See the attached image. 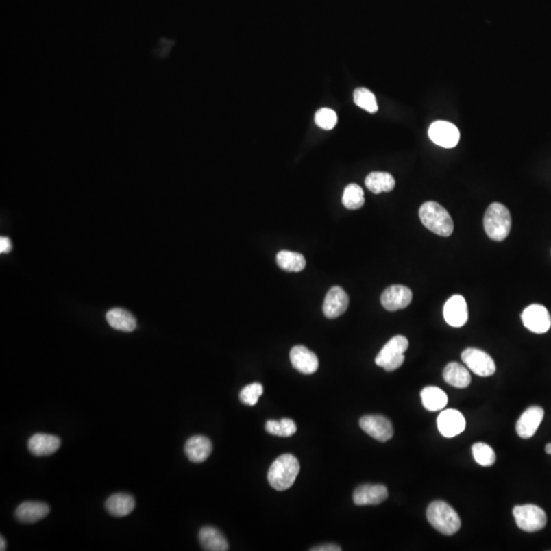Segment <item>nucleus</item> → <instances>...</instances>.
<instances>
[{"instance_id":"nucleus-1","label":"nucleus","mask_w":551,"mask_h":551,"mask_svg":"<svg viewBox=\"0 0 551 551\" xmlns=\"http://www.w3.org/2000/svg\"><path fill=\"white\" fill-rule=\"evenodd\" d=\"M300 471L298 459L292 454L279 456L270 467L268 481L277 491H285L293 486Z\"/></svg>"},{"instance_id":"nucleus-2","label":"nucleus","mask_w":551,"mask_h":551,"mask_svg":"<svg viewBox=\"0 0 551 551\" xmlns=\"http://www.w3.org/2000/svg\"><path fill=\"white\" fill-rule=\"evenodd\" d=\"M421 224L436 235L448 237L454 232V225L448 210L435 201L425 202L419 208Z\"/></svg>"},{"instance_id":"nucleus-3","label":"nucleus","mask_w":551,"mask_h":551,"mask_svg":"<svg viewBox=\"0 0 551 551\" xmlns=\"http://www.w3.org/2000/svg\"><path fill=\"white\" fill-rule=\"evenodd\" d=\"M427 519L434 529L444 535H454L461 525L458 513L450 504L440 500L428 506Z\"/></svg>"},{"instance_id":"nucleus-4","label":"nucleus","mask_w":551,"mask_h":551,"mask_svg":"<svg viewBox=\"0 0 551 551\" xmlns=\"http://www.w3.org/2000/svg\"><path fill=\"white\" fill-rule=\"evenodd\" d=\"M484 229L490 239L502 241L511 233V216L506 206L500 202L490 204L484 216Z\"/></svg>"},{"instance_id":"nucleus-5","label":"nucleus","mask_w":551,"mask_h":551,"mask_svg":"<svg viewBox=\"0 0 551 551\" xmlns=\"http://www.w3.org/2000/svg\"><path fill=\"white\" fill-rule=\"evenodd\" d=\"M408 338L402 335L394 336L376 356V365L385 371H393L400 369L404 363V352L408 350Z\"/></svg>"},{"instance_id":"nucleus-6","label":"nucleus","mask_w":551,"mask_h":551,"mask_svg":"<svg viewBox=\"0 0 551 551\" xmlns=\"http://www.w3.org/2000/svg\"><path fill=\"white\" fill-rule=\"evenodd\" d=\"M513 513L517 527L525 532L540 531L548 524L546 511L537 505H517L513 509Z\"/></svg>"},{"instance_id":"nucleus-7","label":"nucleus","mask_w":551,"mask_h":551,"mask_svg":"<svg viewBox=\"0 0 551 551\" xmlns=\"http://www.w3.org/2000/svg\"><path fill=\"white\" fill-rule=\"evenodd\" d=\"M461 360L476 375L488 377L495 373V363L491 356L483 350L467 348L461 354Z\"/></svg>"},{"instance_id":"nucleus-8","label":"nucleus","mask_w":551,"mask_h":551,"mask_svg":"<svg viewBox=\"0 0 551 551\" xmlns=\"http://www.w3.org/2000/svg\"><path fill=\"white\" fill-rule=\"evenodd\" d=\"M360 426L365 433L378 441L386 442L393 437L391 421L384 415H365L360 419Z\"/></svg>"},{"instance_id":"nucleus-9","label":"nucleus","mask_w":551,"mask_h":551,"mask_svg":"<svg viewBox=\"0 0 551 551\" xmlns=\"http://www.w3.org/2000/svg\"><path fill=\"white\" fill-rule=\"evenodd\" d=\"M524 326L536 334L546 333L551 327V316L546 306L531 304L522 314Z\"/></svg>"},{"instance_id":"nucleus-10","label":"nucleus","mask_w":551,"mask_h":551,"mask_svg":"<svg viewBox=\"0 0 551 551\" xmlns=\"http://www.w3.org/2000/svg\"><path fill=\"white\" fill-rule=\"evenodd\" d=\"M412 300V290L404 285L390 286L381 296L382 306L389 312H396L408 308Z\"/></svg>"},{"instance_id":"nucleus-11","label":"nucleus","mask_w":551,"mask_h":551,"mask_svg":"<svg viewBox=\"0 0 551 551\" xmlns=\"http://www.w3.org/2000/svg\"><path fill=\"white\" fill-rule=\"evenodd\" d=\"M350 306L347 293L339 286H334L328 291L323 304V313L328 319H336L343 315Z\"/></svg>"},{"instance_id":"nucleus-12","label":"nucleus","mask_w":551,"mask_h":551,"mask_svg":"<svg viewBox=\"0 0 551 551\" xmlns=\"http://www.w3.org/2000/svg\"><path fill=\"white\" fill-rule=\"evenodd\" d=\"M429 137L437 145L452 148L458 145L459 131L452 123L437 121L430 126Z\"/></svg>"},{"instance_id":"nucleus-13","label":"nucleus","mask_w":551,"mask_h":551,"mask_svg":"<svg viewBox=\"0 0 551 551\" xmlns=\"http://www.w3.org/2000/svg\"><path fill=\"white\" fill-rule=\"evenodd\" d=\"M438 430L446 438L456 437L465 429V419L456 410H444L437 419Z\"/></svg>"},{"instance_id":"nucleus-14","label":"nucleus","mask_w":551,"mask_h":551,"mask_svg":"<svg viewBox=\"0 0 551 551\" xmlns=\"http://www.w3.org/2000/svg\"><path fill=\"white\" fill-rule=\"evenodd\" d=\"M544 417L543 408L539 406H531L519 417L515 425L517 435L523 439H529L535 435Z\"/></svg>"},{"instance_id":"nucleus-15","label":"nucleus","mask_w":551,"mask_h":551,"mask_svg":"<svg viewBox=\"0 0 551 551\" xmlns=\"http://www.w3.org/2000/svg\"><path fill=\"white\" fill-rule=\"evenodd\" d=\"M290 360L294 369L304 375H312L318 371V356L306 346H294L290 350Z\"/></svg>"},{"instance_id":"nucleus-16","label":"nucleus","mask_w":551,"mask_h":551,"mask_svg":"<svg viewBox=\"0 0 551 551\" xmlns=\"http://www.w3.org/2000/svg\"><path fill=\"white\" fill-rule=\"evenodd\" d=\"M443 316L446 323L452 327H463L469 318L465 298L461 295L452 296L444 306Z\"/></svg>"},{"instance_id":"nucleus-17","label":"nucleus","mask_w":551,"mask_h":551,"mask_svg":"<svg viewBox=\"0 0 551 551\" xmlns=\"http://www.w3.org/2000/svg\"><path fill=\"white\" fill-rule=\"evenodd\" d=\"M388 498V490L384 485H366L356 488L354 493V504L377 505L385 502Z\"/></svg>"},{"instance_id":"nucleus-18","label":"nucleus","mask_w":551,"mask_h":551,"mask_svg":"<svg viewBox=\"0 0 551 551\" xmlns=\"http://www.w3.org/2000/svg\"><path fill=\"white\" fill-rule=\"evenodd\" d=\"M60 438L49 434L38 433L29 439L28 448L35 456H48L58 452L60 448Z\"/></svg>"},{"instance_id":"nucleus-19","label":"nucleus","mask_w":551,"mask_h":551,"mask_svg":"<svg viewBox=\"0 0 551 551\" xmlns=\"http://www.w3.org/2000/svg\"><path fill=\"white\" fill-rule=\"evenodd\" d=\"M212 450V441L206 436H193L185 444L186 456L192 463H204L210 458Z\"/></svg>"},{"instance_id":"nucleus-20","label":"nucleus","mask_w":551,"mask_h":551,"mask_svg":"<svg viewBox=\"0 0 551 551\" xmlns=\"http://www.w3.org/2000/svg\"><path fill=\"white\" fill-rule=\"evenodd\" d=\"M49 511V506L43 502H26L19 505L16 517L22 523L33 524L47 517Z\"/></svg>"},{"instance_id":"nucleus-21","label":"nucleus","mask_w":551,"mask_h":551,"mask_svg":"<svg viewBox=\"0 0 551 551\" xmlns=\"http://www.w3.org/2000/svg\"><path fill=\"white\" fill-rule=\"evenodd\" d=\"M200 544L204 550L208 551H227L229 544L225 536L216 528H202L198 534Z\"/></svg>"},{"instance_id":"nucleus-22","label":"nucleus","mask_w":551,"mask_h":551,"mask_svg":"<svg viewBox=\"0 0 551 551\" xmlns=\"http://www.w3.org/2000/svg\"><path fill=\"white\" fill-rule=\"evenodd\" d=\"M106 509L114 517H126L134 511L135 500L129 494H114L106 500Z\"/></svg>"},{"instance_id":"nucleus-23","label":"nucleus","mask_w":551,"mask_h":551,"mask_svg":"<svg viewBox=\"0 0 551 551\" xmlns=\"http://www.w3.org/2000/svg\"><path fill=\"white\" fill-rule=\"evenodd\" d=\"M421 404L424 408L430 412H437L445 408L448 402V397L443 390L438 387L424 388L421 392Z\"/></svg>"},{"instance_id":"nucleus-24","label":"nucleus","mask_w":551,"mask_h":551,"mask_svg":"<svg viewBox=\"0 0 551 551\" xmlns=\"http://www.w3.org/2000/svg\"><path fill=\"white\" fill-rule=\"evenodd\" d=\"M444 381L456 388H467L471 384V375L458 363H450L443 371Z\"/></svg>"},{"instance_id":"nucleus-25","label":"nucleus","mask_w":551,"mask_h":551,"mask_svg":"<svg viewBox=\"0 0 551 551\" xmlns=\"http://www.w3.org/2000/svg\"><path fill=\"white\" fill-rule=\"evenodd\" d=\"M106 321L110 327L123 332H133L136 329V319L123 308H114L106 314Z\"/></svg>"},{"instance_id":"nucleus-26","label":"nucleus","mask_w":551,"mask_h":551,"mask_svg":"<svg viewBox=\"0 0 551 551\" xmlns=\"http://www.w3.org/2000/svg\"><path fill=\"white\" fill-rule=\"evenodd\" d=\"M277 264L282 270L287 272H302L306 266V258L302 254L281 250L277 254Z\"/></svg>"},{"instance_id":"nucleus-27","label":"nucleus","mask_w":551,"mask_h":551,"mask_svg":"<svg viewBox=\"0 0 551 551\" xmlns=\"http://www.w3.org/2000/svg\"><path fill=\"white\" fill-rule=\"evenodd\" d=\"M366 186L369 191L375 194L389 192L395 187V180L392 175L383 172H373L367 175Z\"/></svg>"},{"instance_id":"nucleus-28","label":"nucleus","mask_w":551,"mask_h":551,"mask_svg":"<svg viewBox=\"0 0 551 551\" xmlns=\"http://www.w3.org/2000/svg\"><path fill=\"white\" fill-rule=\"evenodd\" d=\"M342 204L348 210H358L365 204L364 190L356 184H350L344 189Z\"/></svg>"},{"instance_id":"nucleus-29","label":"nucleus","mask_w":551,"mask_h":551,"mask_svg":"<svg viewBox=\"0 0 551 551\" xmlns=\"http://www.w3.org/2000/svg\"><path fill=\"white\" fill-rule=\"evenodd\" d=\"M266 430L271 435L279 436V437H290L294 435L297 431L296 424L291 419H282L281 421H267Z\"/></svg>"},{"instance_id":"nucleus-30","label":"nucleus","mask_w":551,"mask_h":551,"mask_svg":"<svg viewBox=\"0 0 551 551\" xmlns=\"http://www.w3.org/2000/svg\"><path fill=\"white\" fill-rule=\"evenodd\" d=\"M474 458L483 467H490L496 461V454L491 446L483 442H478L472 448Z\"/></svg>"},{"instance_id":"nucleus-31","label":"nucleus","mask_w":551,"mask_h":551,"mask_svg":"<svg viewBox=\"0 0 551 551\" xmlns=\"http://www.w3.org/2000/svg\"><path fill=\"white\" fill-rule=\"evenodd\" d=\"M354 103L369 114H375L378 110L377 100L373 92L367 88H358L354 93Z\"/></svg>"},{"instance_id":"nucleus-32","label":"nucleus","mask_w":551,"mask_h":551,"mask_svg":"<svg viewBox=\"0 0 551 551\" xmlns=\"http://www.w3.org/2000/svg\"><path fill=\"white\" fill-rule=\"evenodd\" d=\"M264 393L262 384L252 383L245 386L240 392V400L246 406H254L258 402L260 396Z\"/></svg>"},{"instance_id":"nucleus-33","label":"nucleus","mask_w":551,"mask_h":551,"mask_svg":"<svg viewBox=\"0 0 551 551\" xmlns=\"http://www.w3.org/2000/svg\"><path fill=\"white\" fill-rule=\"evenodd\" d=\"M316 124L323 130H332L337 124V114L331 108H321L315 116Z\"/></svg>"},{"instance_id":"nucleus-34","label":"nucleus","mask_w":551,"mask_h":551,"mask_svg":"<svg viewBox=\"0 0 551 551\" xmlns=\"http://www.w3.org/2000/svg\"><path fill=\"white\" fill-rule=\"evenodd\" d=\"M12 244L10 240L8 239V237H3V236H2V237L0 238V252H1V254H8V252L12 250Z\"/></svg>"},{"instance_id":"nucleus-35","label":"nucleus","mask_w":551,"mask_h":551,"mask_svg":"<svg viewBox=\"0 0 551 551\" xmlns=\"http://www.w3.org/2000/svg\"><path fill=\"white\" fill-rule=\"evenodd\" d=\"M312 551H341L342 548L335 544H323V546H316L312 548Z\"/></svg>"},{"instance_id":"nucleus-36","label":"nucleus","mask_w":551,"mask_h":551,"mask_svg":"<svg viewBox=\"0 0 551 551\" xmlns=\"http://www.w3.org/2000/svg\"><path fill=\"white\" fill-rule=\"evenodd\" d=\"M5 539L3 537H0V550L3 551L6 550Z\"/></svg>"},{"instance_id":"nucleus-37","label":"nucleus","mask_w":551,"mask_h":551,"mask_svg":"<svg viewBox=\"0 0 551 551\" xmlns=\"http://www.w3.org/2000/svg\"><path fill=\"white\" fill-rule=\"evenodd\" d=\"M546 452L548 454H551V443H548V445L546 446Z\"/></svg>"}]
</instances>
